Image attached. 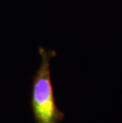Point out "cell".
I'll use <instances>...</instances> for the list:
<instances>
[{
  "label": "cell",
  "mask_w": 122,
  "mask_h": 123,
  "mask_svg": "<svg viewBox=\"0 0 122 123\" xmlns=\"http://www.w3.org/2000/svg\"><path fill=\"white\" fill-rule=\"evenodd\" d=\"M39 52L41 64L33 80L32 91L33 115L37 123H59L64 114L56 103L50 72V61L56 53L44 48L39 49Z\"/></svg>",
  "instance_id": "cell-1"
}]
</instances>
